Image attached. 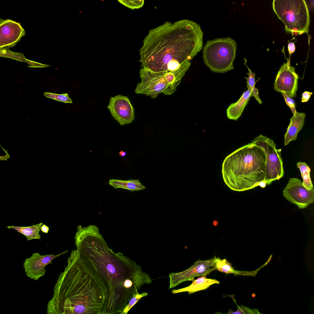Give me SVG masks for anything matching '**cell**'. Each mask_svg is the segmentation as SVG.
<instances>
[{
  "label": "cell",
  "instance_id": "1",
  "mask_svg": "<svg viewBox=\"0 0 314 314\" xmlns=\"http://www.w3.org/2000/svg\"><path fill=\"white\" fill-rule=\"evenodd\" d=\"M79 256L83 263L101 278L106 289L104 309H117L126 305L136 293L126 287L130 279L151 282L149 276L136 262L121 252L109 248L99 232L91 225L79 229L75 237Z\"/></svg>",
  "mask_w": 314,
  "mask_h": 314
},
{
  "label": "cell",
  "instance_id": "2",
  "mask_svg": "<svg viewBox=\"0 0 314 314\" xmlns=\"http://www.w3.org/2000/svg\"><path fill=\"white\" fill-rule=\"evenodd\" d=\"M203 36L200 25L193 21H166L150 30L143 40L141 66L155 72L175 71L201 51Z\"/></svg>",
  "mask_w": 314,
  "mask_h": 314
},
{
  "label": "cell",
  "instance_id": "3",
  "mask_svg": "<svg viewBox=\"0 0 314 314\" xmlns=\"http://www.w3.org/2000/svg\"><path fill=\"white\" fill-rule=\"evenodd\" d=\"M106 289L101 278L83 263L77 250L59 275L48 302V314H101Z\"/></svg>",
  "mask_w": 314,
  "mask_h": 314
},
{
  "label": "cell",
  "instance_id": "4",
  "mask_svg": "<svg viewBox=\"0 0 314 314\" xmlns=\"http://www.w3.org/2000/svg\"><path fill=\"white\" fill-rule=\"evenodd\" d=\"M266 155L264 148L251 141L227 156L222 165L223 180L231 189H251L264 181Z\"/></svg>",
  "mask_w": 314,
  "mask_h": 314
},
{
  "label": "cell",
  "instance_id": "5",
  "mask_svg": "<svg viewBox=\"0 0 314 314\" xmlns=\"http://www.w3.org/2000/svg\"><path fill=\"white\" fill-rule=\"evenodd\" d=\"M190 65V62H186L177 70L167 73L153 72L142 67L139 72L141 81L137 84L135 92L153 99L161 93L170 95L176 90Z\"/></svg>",
  "mask_w": 314,
  "mask_h": 314
},
{
  "label": "cell",
  "instance_id": "6",
  "mask_svg": "<svg viewBox=\"0 0 314 314\" xmlns=\"http://www.w3.org/2000/svg\"><path fill=\"white\" fill-rule=\"evenodd\" d=\"M273 8L286 32L300 35L308 32L310 17L304 0H274Z\"/></svg>",
  "mask_w": 314,
  "mask_h": 314
},
{
  "label": "cell",
  "instance_id": "7",
  "mask_svg": "<svg viewBox=\"0 0 314 314\" xmlns=\"http://www.w3.org/2000/svg\"><path fill=\"white\" fill-rule=\"evenodd\" d=\"M236 50V42L230 37L209 40L203 48L204 63L213 72H227L234 69Z\"/></svg>",
  "mask_w": 314,
  "mask_h": 314
},
{
  "label": "cell",
  "instance_id": "8",
  "mask_svg": "<svg viewBox=\"0 0 314 314\" xmlns=\"http://www.w3.org/2000/svg\"><path fill=\"white\" fill-rule=\"evenodd\" d=\"M255 144L263 147L266 155V163L265 180L266 184L279 180L284 174L281 149H277L273 140L260 135L252 141Z\"/></svg>",
  "mask_w": 314,
  "mask_h": 314
},
{
  "label": "cell",
  "instance_id": "9",
  "mask_svg": "<svg viewBox=\"0 0 314 314\" xmlns=\"http://www.w3.org/2000/svg\"><path fill=\"white\" fill-rule=\"evenodd\" d=\"M215 257L209 259H199L190 267L181 272L172 273L169 275L170 285L169 289L173 288L181 283L190 281L196 277L206 276L216 270Z\"/></svg>",
  "mask_w": 314,
  "mask_h": 314
},
{
  "label": "cell",
  "instance_id": "10",
  "mask_svg": "<svg viewBox=\"0 0 314 314\" xmlns=\"http://www.w3.org/2000/svg\"><path fill=\"white\" fill-rule=\"evenodd\" d=\"M283 196L290 202L297 205L300 209L306 208L314 201V189L307 190L303 182L297 178H290L284 188Z\"/></svg>",
  "mask_w": 314,
  "mask_h": 314
},
{
  "label": "cell",
  "instance_id": "11",
  "mask_svg": "<svg viewBox=\"0 0 314 314\" xmlns=\"http://www.w3.org/2000/svg\"><path fill=\"white\" fill-rule=\"evenodd\" d=\"M298 76L294 67L291 66L290 60L284 63L280 68L276 77L274 90L280 92L287 94L291 98L296 96Z\"/></svg>",
  "mask_w": 314,
  "mask_h": 314
},
{
  "label": "cell",
  "instance_id": "12",
  "mask_svg": "<svg viewBox=\"0 0 314 314\" xmlns=\"http://www.w3.org/2000/svg\"><path fill=\"white\" fill-rule=\"evenodd\" d=\"M107 107L121 125L131 123L134 119V109L127 96L118 95L111 97Z\"/></svg>",
  "mask_w": 314,
  "mask_h": 314
},
{
  "label": "cell",
  "instance_id": "13",
  "mask_svg": "<svg viewBox=\"0 0 314 314\" xmlns=\"http://www.w3.org/2000/svg\"><path fill=\"white\" fill-rule=\"evenodd\" d=\"M67 250L57 255L53 254L42 255L38 253H34L29 258H27L23 263V267L26 276L35 280H37L45 274L46 270L45 266L52 264V261L56 258L67 252Z\"/></svg>",
  "mask_w": 314,
  "mask_h": 314
},
{
  "label": "cell",
  "instance_id": "14",
  "mask_svg": "<svg viewBox=\"0 0 314 314\" xmlns=\"http://www.w3.org/2000/svg\"><path fill=\"white\" fill-rule=\"evenodd\" d=\"M25 35L20 24L11 19L0 21V48L14 47Z\"/></svg>",
  "mask_w": 314,
  "mask_h": 314
},
{
  "label": "cell",
  "instance_id": "15",
  "mask_svg": "<svg viewBox=\"0 0 314 314\" xmlns=\"http://www.w3.org/2000/svg\"><path fill=\"white\" fill-rule=\"evenodd\" d=\"M305 117L304 113L296 112V114L290 119V123L284 135L285 146L288 145L291 141L297 139L298 133L303 126Z\"/></svg>",
  "mask_w": 314,
  "mask_h": 314
},
{
  "label": "cell",
  "instance_id": "16",
  "mask_svg": "<svg viewBox=\"0 0 314 314\" xmlns=\"http://www.w3.org/2000/svg\"><path fill=\"white\" fill-rule=\"evenodd\" d=\"M251 95V91L248 89L237 102L229 105L226 110L227 117L229 119L236 121L239 119L248 103Z\"/></svg>",
  "mask_w": 314,
  "mask_h": 314
},
{
  "label": "cell",
  "instance_id": "17",
  "mask_svg": "<svg viewBox=\"0 0 314 314\" xmlns=\"http://www.w3.org/2000/svg\"><path fill=\"white\" fill-rule=\"evenodd\" d=\"M190 281H192V283L190 285L182 289L173 290L172 291V293L175 294L187 292L189 294H190L198 291L206 289L214 284H219L220 283L219 281L216 279L207 278L206 276L200 277L196 280L192 279Z\"/></svg>",
  "mask_w": 314,
  "mask_h": 314
},
{
  "label": "cell",
  "instance_id": "18",
  "mask_svg": "<svg viewBox=\"0 0 314 314\" xmlns=\"http://www.w3.org/2000/svg\"><path fill=\"white\" fill-rule=\"evenodd\" d=\"M109 184L114 188H121L131 191H139L145 189V187L139 179H130L127 181L111 179Z\"/></svg>",
  "mask_w": 314,
  "mask_h": 314
},
{
  "label": "cell",
  "instance_id": "19",
  "mask_svg": "<svg viewBox=\"0 0 314 314\" xmlns=\"http://www.w3.org/2000/svg\"><path fill=\"white\" fill-rule=\"evenodd\" d=\"M42 224V223L41 222L38 224L28 227L11 226L6 227L16 230L18 232L25 236L28 241L32 239H40L41 236L39 234V232Z\"/></svg>",
  "mask_w": 314,
  "mask_h": 314
},
{
  "label": "cell",
  "instance_id": "20",
  "mask_svg": "<svg viewBox=\"0 0 314 314\" xmlns=\"http://www.w3.org/2000/svg\"><path fill=\"white\" fill-rule=\"evenodd\" d=\"M215 264L216 270L227 274H233L235 275H249V272L240 271L235 270L231 264L226 259H221L219 258L215 257Z\"/></svg>",
  "mask_w": 314,
  "mask_h": 314
},
{
  "label": "cell",
  "instance_id": "21",
  "mask_svg": "<svg viewBox=\"0 0 314 314\" xmlns=\"http://www.w3.org/2000/svg\"><path fill=\"white\" fill-rule=\"evenodd\" d=\"M297 165L300 170L304 186L308 190L313 188L310 176L311 169L309 166L305 163L301 162H298Z\"/></svg>",
  "mask_w": 314,
  "mask_h": 314
},
{
  "label": "cell",
  "instance_id": "22",
  "mask_svg": "<svg viewBox=\"0 0 314 314\" xmlns=\"http://www.w3.org/2000/svg\"><path fill=\"white\" fill-rule=\"evenodd\" d=\"M247 66L249 71V72L247 73L248 75V77H245L247 81V87L248 89H249L251 91V97L252 96L254 97L258 103L261 104L262 103V101L258 96V89L255 87V72L252 73L251 71L249 69Z\"/></svg>",
  "mask_w": 314,
  "mask_h": 314
},
{
  "label": "cell",
  "instance_id": "23",
  "mask_svg": "<svg viewBox=\"0 0 314 314\" xmlns=\"http://www.w3.org/2000/svg\"><path fill=\"white\" fill-rule=\"evenodd\" d=\"M9 47L0 48V56L10 58L27 63L29 60L27 59L24 54L13 52L10 50Z\"/></svg>",
  "mask_w": 314,
  "mask_h": 314
},
{
  "label": "cell",
  "instance_id": "24",
  "mask_svg": "<svg viewBox=\"0 0 314 314\" xmlns=\"http://www.w3.org/2000/svg\"><path fill=\"white\" fill-rule=\"evenodd\" d=\"M44 95L46 97L50 98L58 101L63 102L65 103H72L71 99L69 98L67 93L62 94H57L50 93L45 92Z\"/></svg>",
  "mask_w": 314,
  "mask_h": 314
},
{
  "label": "cell",
  "instance_id": "25",
  "mask_svg": "<svg viewBox=\"0 0 314 314\" xmlns=\"http://www.w3.org/2000/svg\"><path fill=\"white\" fill-rule=\"evenodd\" d=\"M120 3L132 10L139 9L142 7L144 4V0H118Z\"/></svg>",
  "mask_w": 314,
  "mask_h": 314
},
{
  "label": "cell",
  "instance_id": "26",
  "mask_svg": "<svg viewBox=\"0 0 314 314\" xmlns=\"http://www.w3.org/2000/svg\"><path fill=\"white\" fill-rule=\"evenodd\" d=\"M148 294L147 293L140 294L138 292L135 294L129 301L128 303L124 309L123 314H126L131 308L142 297L146 296Z\"/></svg>",
  "mask_w": 314,
  "mask_h": 314
},
{
  "label": "cell",
  "instance_id": "27",
  "mask_svg": "<svg viewBox=\"0 0 314 314\" xmlns=\"http://www.w3.org/2000/svg\"><path fill=\"white\" fill-rule=\"evenodd\" d=\"M237 311L234 312L232 309H230L227 314H256L257 313L255 312H258V310L257 309H251L242 305L239 306L237 305Z\"/></svg>",
  "mask_w": 314,
  "mask_h": 314
},
{
  "label": "cell",
  "instance_id": "28",
  "mask_svg": "<svg viewBox=\"0 0 314 314\" xmlns=\"http://www.w3.org/2000/svg\"><path fill=\"white\" fill-rule=\"evenodd\" d=\"M281 93L283 95L287 105L291 109L293 115H295L297 111L296 109V104L293 98H291L287 94L284 92H281Z\"/></svg>",
  "mask_w": 314,
  "mask_h": 314
},
{
  "label": "cell",
  "instance_id": "29",
  "mask_svg": "<svg viewBox=\"0 0 314 314\" xmlns=\"http://www.w3.org/2000/svg\"><path fill=\"white\" fill-rule=\"evenodd\" d=\"M29 65L28 66V67H50V66L48 65L44 64L38 62L30 60L28 63Z\"/></svg>",
  "mask_w": 314,
  "mask_h": 314
},
{
  "label": "cell",
  "instance_id": "30",
  "mask_svg": "<svg viewBox=\"0 0 314 314\" xmlns=\"http://www.w3.org/2000/svg\"><path fill=\"white\" fill-rule=\"evenodd\" d=\"M312 93L309 91H305L302 94L301 102H307L312 94Z\"/></svg>",
  "mask_w": 314,
  "mask_h": 314
},
{
  "label": "cell",
  "instance_id": "31",
  "mask_svg": "<svg viewBox=\"0 0 314 314\" xmlns=\"http://www.w3.org/2000/svg\"><path fill=\"white\" fill-rule=\"evenodd\" d=\"M288 50L290 56L295 50V47L294 42L289 43L288 45Z\"/></svg>",
  "mask_w": 314,
  "mask_h": 314
},
{
  "label": "cell",
  "instance_id": "32",
  "mask_svg": "<svg viewBox=\"0 0 314 314\" xmlns=\"http://www.w3.org/2000/svg\"><path fill=\"white\" fill-rule=\"evenodd\" d=\"M49 229V227L45 224H43L40 227L41 231L43 233H48Z\"/></svg>",
  "mask_w": 314,
  "mask_h": 314
},
{
  "label": "cell",
  "instance_id": "33",
  "mask_svg": "<svg viewBox=\"0 0 314 314\" xmlns=\"http://www.w3.org/2000/svg\"><path fill=\"white\" fill-rule=\"evenodd\" d=\"M266 183L267 182L265 181H262L259 183L258 186H260L262 188H264L266 187Z\"/></svg>",
  "mask_w": 314,
  "mask_h": 314
},
{
  "label": "cell",
  "instance_id": "34",
  "mask_svg": "<svg viewBox=\"0 0 314 314\" xmlns=\"http://www.w3.org/2000/svg\"><path fill=\"white\" fill-rule=\"evenodd\" d=\"M119 154L120 156L122 157H124L126 155V153L122 150L120 151Z\"/></svg>",
  "mask_w": 314,
  "mask_h": 314
}]
</instances>
